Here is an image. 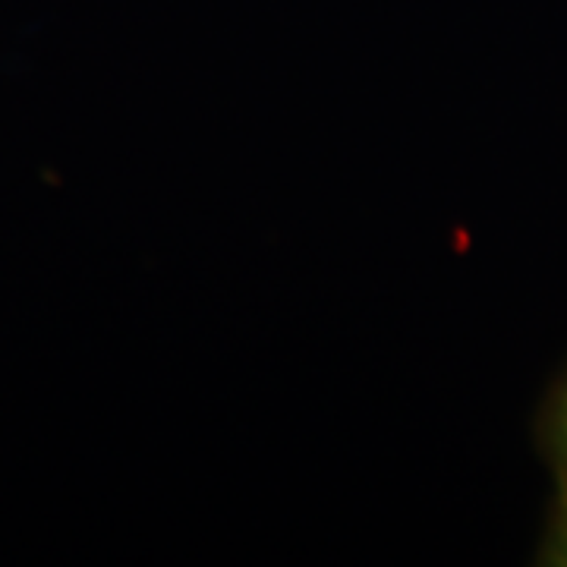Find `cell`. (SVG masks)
<instances>
[{
	"label": "cell",
	"instance_id": "obj_1",
	"mask_svg": "<svg viewBox=\"0 0 567 567\" xmlns=\"http://www.w3.org/2000/svg\"><path fill=\"white\" fill-rule=\"evenodd\" d=\"M561 435H565V447H567V398H565V410H561Z\"/></svg>",
	"mask_w": 567,
	"mask_h": 567
}]
</instances>
